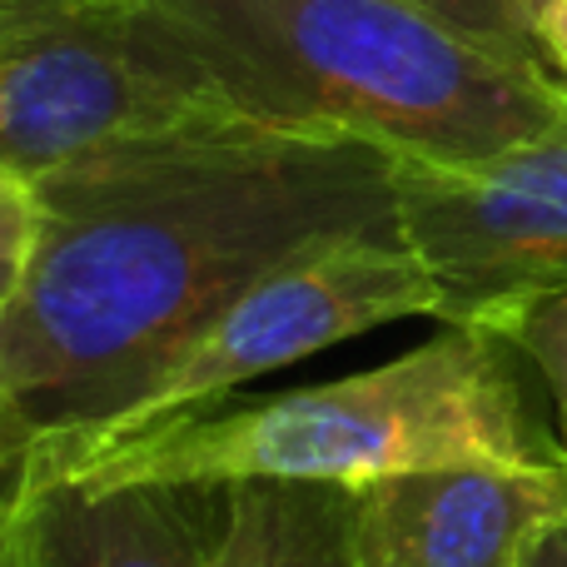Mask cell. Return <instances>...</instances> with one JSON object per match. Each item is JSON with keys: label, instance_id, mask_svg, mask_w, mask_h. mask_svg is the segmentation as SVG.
<instances>
[{"label": "cell", "instance_id": "1", "mask_svg": "<svg viewBox=\"0 0 567 567\" xmlns=\"http://www.w3.org/2000/svg\"><path fill=\"white\" fill-rule=\"evenodd\" d=\"M40 235L0 319V393L70 458L259 275L399 225L393 155L189 105L35 179Z\"/></svg>", "mask_w": 567, "mask_h": 567}, {"label": "cell", "instance_id": "2", "mask_svg": "<svg viewBox=\"0 0 567 567\" xmlns=\"http://www.w3.org/2000/svg\"><path fill=\"white\" fill-rule=\"evenodd\" d=\"M140 30L189 95L393 159L478 165L567 105V80L478 45L419 0H140Z\"/></svg>", "mask_w": 567, "mask_h": 567}, {"label": "cell", "instance_id": "3", "mask_svg": "<svg viewBox=\"0 0 567 567\" xmlns=\"http://www.w3.org/2000/svg\"><path fill=\"white\" fill-rule=\"evenodd\" d=\"M567 468L558 433L528 409L513 343L443 323L439 339L329 383L159 423L40 483H339L359 488L413 468Z\"/></svg>", "mask_w": 567, "mask_h": 567}, {"label": "cell", "instance_id": "4", "mask_svg": "<svg viewBox=\"0 0 567 567\" xmlns=\"http://www.w3.org/2000/svg\"><path fill=\"white\" fill-rule=\"evenodd\" d=\"M399 319H439L433 279L399 225L309 245L269 275H259L245 293H235L95 439H85L70 458L50 463V468L20 473V483L70 473L159 423L215 409L225 393H235L239 383L259 379V373L289 369L309 353Z\"/></svg>", "mask_w": 567, "mask_h": 567}, {"label": "cell", "instance_id": "5", "mask_svg": "<svg viewBox=\"0 0 567 567\" xmlns=\"http://www.w3.org/2000/svg\"><path fill=\"white\" fill-rule=\"evenodd\" d=\"M189 105L205 100L150 50L140 0H16L0 10V175L35 185Z\"/></svg>", "mask_w": 567, "mask_h": 567}, {"label": "cell", "instance_id": "6", "mask_svg": "<svg viewBox=\"0 0 567 567\" xmlns=\"http://www.w3.org/2000/svg\"><path fill=\"white\" fill-rule=\"evenodd\" d=\"M399 229L439 293V323L493 329L567 279V105L543 135L478 165L393 159Z\"/></svg>", "mask_w": 567, "mask_h": 567}, {"label": "cell", "instance_id": "7", "mask_svg": "<svg viewBox=\"0 0 567 567\" xmlns=\"http://www.w3.org/2000/svg\"><path fill=\"white\" fill-rule=\"evenodd\" d=\"M359 567H523L538 523L567 508V468H413L359 483Z\"/></svg>", "mask_w": 567, "mask_h": 567}, {"label": "cell", "instance_id": "8", "mask_svg": "<svg viewBox=\"0 0 567 567\" xmlns=\"http://www.w3.org/2000/svg\"><path fill=\"white\" fill-rule=\"evenodd\" d=\"M225 488L16 483V567H215Z\"/></svg>", "mask_w": 567, "mask_h": 567}, {"label": "cell", "instance_id": "9", "mask_svg": "<svg viewBox=\"0 0 567 567\" xmlns=\"http://www.w3.org/2000/svg\"><path fill=\"white\" fill-rule=\"evenodd\" d=\"M215 567H359L353 493L339 483H225Z\"/></svg>", "mask_w": 567, "mask_h": 567}, {"label": "cell", "instance_id": "10", "mask_svg": "<svg viewBox=\"0 0 567 567\" xmlns=\"http://www.w3.org/2000/svg\"><path fill=\"white\" fill-rule=\"evenodd\" d=\"M488 333L513 343V353L538 369L543 389H548V399H553V419H558L553 433H558V449L567 463V279L543 284L538 293L513 303Z\"/></svg>", "mask_w": 567, "mask_h": 567}, {"label": "cell", "instance_id": "11", "mask_svg": "<svg viewBox=\"0 0 567 567\" xmlns=\"http://www.w3.org/2000/svg\"><path fill=\"white\" fill-rule=\"evenodd\" d=\"M419 6H429L433 16L449 20L453 30H463L478 45L498 50V55L518 60L528 70H543V75H558L543 60L538 35H533V0H419Z\"/></svg>", "mask_w": 567, "mask_h": 567}, {"label": "cell", "instance_id": "12", "mask_svg": "<svg viewBox=\"0 0 567 567\" xmlns=\"http://www.w3.org/2000/svg\"><path fill=\"white\" fill-rule=\"evenodd\" d=\"M40 235V195L30 179L0 175V255H30Z\"/></svg>", "mask_w": 567, "mask_h": 567}, {"label": "cell", "instance_id": "13", "mask_svg": "<svg viewBox=\"0 0 567 567\" xmlns=\"http://www.w3.org/2000/svg\"><path fill=\"white\" fill-rule=\"evenodd\" d=\"M40 443H45V429L10 393H0V488H16Z\"/></svg>", "mask_w": 567, "mask_h": 567}, {"label": "cell", "instance_id": "14", "mask_svg": "<svg viewBox=\"0 0 567 567\" xmlns=\"http://www.w3.org/2000/svg\"><path fill=\"white\" fill-rule=\"evenodd\" d=\"M533 35L543 60L567 80V0H533Z\"/></svg>", "mask_w": 567, "mask_h": 567}, {"label": "cell", "instance_id": "15", "mask_svg": "<svg viewBox=\"0 0 567 567\" xmlns=\"http://www.w3.org/2000/svg\"><path fill=\"white\" fill-rule=\"evenodd\" d=\"M523 567H567V508L553 513L548 523H538V533L528 538Z\"/></svg>", "mask_w": 567, "mask_h": 567}, {"label": "cell", "instance_id": "16", "mask_svg": "<svg viewBox=\"0 0 567 567\" xmlns=\"http://www.w3.org/2000/svg\"><path fill=\"white\" fill-rule=\"evenodd\" d=\"M0 567H16V488H0Z\"/></svg>", "mask_w": 567, "mask_h": 567}, {"label": "cell", "instance_id": "17", "mask_svg": "<svg viewBox=\"0 0 567 567\" xmlns=\"http://www.w3.org/2000/svg\"><path fill=\"white\" fill-rule=\"evenodd\" d=\"M20 275H25V259H20V255H0V319H6V309L16 303Z\"/></svg>", "mask_w": 567, "mask_h": 567}, {"label": "cell", "instance_id": "18", "mask_svg": "<svg viewBox=\"0 0 567 567\" xmlns=\"http://www.w3.org/2000/svg\"><path fill=\"white\" fill-rule=\"evenodd\" d=\"M6 6H16V0H0V10H6Z\"/></svg>", "mask_w": 567, "mask_h": 567}]
</instances>
